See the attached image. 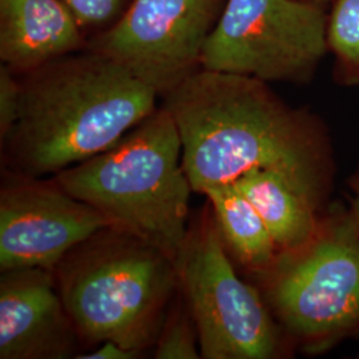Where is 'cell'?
I'll use <instances>...</instances> for the list:
<instances>
[{"mask_svg": "<svg viewBox=\"0 0 359 359\" xmlns=\"http://www.w3.org/2000/svg\"><path fill=\"white\" fill-rule=\"evenodd\" d=\"M163 99L179 128L193 192L262 169L321 210L332 203L337 158L326 121L286 103L269 83L200 68Z\"/></svg>", "mask_w": 359, "mask_h": 359, "instance_id": "6da1fadb", "label": "cell"}, {"mask_svg": "<svg viewBox=\"0 0 359 359\" xmlns=\"http://www.w3.org/2000/svg\"><path fill=\"white\" fill-rule=\"evenodd\" d=\"M80 345L53 271H1L0 359L76 358Z\"/></svg>", "mask_w": 359, "mask_h": 359, "instance_id": "30bf717a", "label": "cell"}, {"mask_svg": "<svg viewBox=\"0 0 359 359\" xmlns=\"http://www.w3.org/2000/svg\"><path fill=\"white\" fill-rule=\"evenodd\" d=\"M234 184L266 224L278 250L306 243L318 226L322 212L277 173L253 169Z\"/></svg>", "mask_w": 359, "mask_h": 359, "instance_id": "7c38bea8", "label": "cell"}, {"mask_svg": "<svg viewBox=\"0 0 359 359\" xmlns=\"http://www.w3.org/2000/svg\"><path fill=\"white\" fill-rule=\"evenodd\" d=\"M348 209L359 226V164L346 181Z\"/></svg>", "mask_w": 359, "mask_h": 359, "instance_id": "d6986e66", "label": "cell"}, {"mask_svg": "<svg viewBox=\"0 0 359 359\" xmlns=\"http://www.w3.org/2000/svg\"><path fill=\"white\" fill-rule=\"evenodd\" d=\"M358 358H359V354H358Z\"/></svg>", "mask_w": 359, "mask_h": 359, "instance_id": "44dd1931", "label": "cell"}, {"mask_svg": "<svg viewBox=\"0 0 359 359\" xmlns=\"http://www.w3.org/2000/svg\"><path fill=\"white\" fill-rule=\"evenodd\" d=\"M83 28L112 26L132 0H63Z\"/></svg>", "mask_w": 359, "mask_h": 359, "instance_id": "2e32d148", "label": "cell"}, {"mask_svg": "<svg viewBox=\"0 0 359 359\" xmlns=\"http://www.w3.org/2000/svg\"><path fill=\"white\" fill-rule=\"evenodd\" d=\"M22 104V80L8 65H0V140H4L16 124Z\"/></svg>", "mask_w": 359, "mask_h": 359, "instance_id": "e0dca14e", "label": "cell"}, {"mask_svg": "<svg viewBox=\"0 0 359 359\" xmlns=\"http://www.w3.org/2000/svg\"><path fill=\"white\" fill-rule=\"evenodd\" d=\"M160 96L102 53L67 55L22 79L16 124L1 140V165L55 176L102 154L157 109Z\"/></svg>", "mask_w": 359, "mask_h": 359, "instance_id": "7a4b0ae2", "label": "cell"}, {"mask_svg": "<svg viewBox=\"0 0 359 359\" xmlns=\"http://www.w3.org/2000/svg\"><path fill=\"white\" fill-rule=\"evenodd\" d=\"M142 353L130 350L127 347L121 346L120 344L114 341H107L97 346L93 347L88 353H81L77 355V359H136L142 355Z\"/></svg>", "mask_w": 359, "mask_h": 359, "instance_id": "ac0fdd59", "label": "cell"}, {"mask_svg": "<svg viewBox=\"0 0 359 359\" xmlns=\"http://www.w3.org/2000/svg\"><path fill=\"white\" fill-rule=\"evenodd\" d=\"M53 276L83 346L114 341L144 353L156 345L180 292L175 261L117 226L74 246Z\"/></svg>", "mask_w": 359, "mask_h": 359, "instance_id": "3957f363", "label": "cell"}, {"mask_svg": "<svg viewBox=\"0 0 359 359\" xmlns=\"http://www.w3.org/2000/svg\"><path fill=\"white\" fill-rule=\"evenodd\" d=\"M111 221L53 180L3 169L0 187V270L53 271L77 244Z\"/></svg>", "mask_w": 359, "mask_h": 359, "instance_id": "9c48e42d", "label": "cell"}, {"mask_svg": "<svg viewBox=\"0 0 359 359\" xmlns=\"http://www.w3.org/2000/svg\"><path fill=\"white\" fill-rule=\"evenodd\" d=\"M226 0H132L90 51L127 68L160 96L201 68Z\"/></svg>", "mask_w": 359, "mask_h": 359, "instance_id": "ba28073f", "label": "cell"}, {"mask_svg": "<svg viewBox=\"0 0 359 359\" xmlns=\"http://www.w3.org/2000/svg\"><path fill=\"white\" fill-rule=\"evenodd\" d=\"M154 346L156 359L203 358L197 327L181 292L169 309Z\"/></svg>", "mask_w": 359, "mask_h": 359, "instance_id": "9a60e30c", "label": "cell"}, {"mask_svg": "<svg viewBox=\"0 0 359 359\" xmlns=\"http://www.w3.org/2000/svg\"><path fill=\"white\" fill-rule=\"evenodd\" d=\"M313 1H321V3H330L332 0H313Z\"/></svg>", "mask_w": 359, "mask_h": 359, "instance_id": "ffe728a7", "label": "cell"}, {"mask_svg": "<svg viewBox=\"0 0 359 359\" xmlns=\"http://www.w3.org/2000/svg\"><path fill=\"white\" fill-rule=\"evenodd\" d=\"M326 40L334 81L341 87H359V0L329 3Z\"/></svg>", "mask_w": 359, "mask_h": 359, "instance_id": "5bb4252c", "label": "cell"}, {"mask_svg": "<svg viewBox=\"0 0 359 359\" xmlns=\"http://www.w3.org/2000/svg\"><path fill=\"white\" fill-rule=\"evenodd\" d=\"M81 28L63 0H0L1 63L25 75L77 51Z\"/></svg>", "mask_w": 359, "mask_h": 359, "instance_id": "8fae6325", "label": "cell"}, {"mask_svg": "<svg viewBox=\"0 0 359 359\" xmlns=\"http://www.w3.org/2000/svg\"><path fill=\"white\" fill-rule=\"evenodd\" d=\"M65 192L97 209L176 261L189 228L191 181L179 128L157 108L109 149L52 176Z\"/></svg>", "mask_w": 359, "mask_h": 359, "instance_id": "277c9868", "label": "cell"}, {"mask_svg": "<svg viewBox=\"0 0 359 359\" xmlns=\"http://www.w3.org/2000/svg\"><path fill=\"white\" fill-rule=\"evenodd\" d=\"M329 3L226 0L206 40L201 68L304 86L327 50Z\"/></svg>", "mask_w": 359, "mask_h": 359, "instance_id": "52a82bcc", "label": "cell"}, {"mask_svg": "<svg viewBox=\"0 0 359 359\" xmlns=\"http://www.w3.org/2000/svg\"><path fill=\"white\" fill-rule=\"evenodd\" d=\"M222 241L231 257L250 276L266 269L278 253L266 224L243 191L234 184L208 189Z\"/></svg>", "mask_w": 359, "mask_h": 359, "instance_id": "4fadbf2b", "label": "cell"}, {"mask_svg": "<svg viewBox=\"0 0 359 359\" xmlns=\"http://www.w3.org/2000/svg\"><path fill=\"white\" fill-rule=\"evenodd\" d=\"M294 348L323 355L359 333V226L330 203L306 243L250 276Z\"/></svg>", "mask_w": 359, "mask_h": 359, "instance_id": "5b68a950", "label": "cell"}, {"mask_svg": "<svg viewBox=\"0 0 359 359\" xmlns=\"http://www.w3.org/2000/svg\"><path fill=\"white\" fill-rule=\"evenodd\" d=\"M175 265L203 358L278 359L292 354L294 347L258 287L234 269L210 204L189 222Z\"/></svg>", "mask_w": 359, "mask_h": 359, "instance_id": "8992f818", "label": "cell"}]
</instances>
